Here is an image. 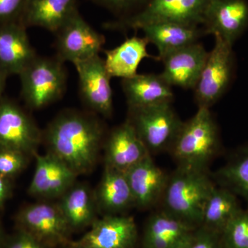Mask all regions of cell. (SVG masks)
Returning a JSON list of instances; mask_svg holds the SVG:
<instances>
[{
    "label": "cell",
    "instance_id": "cell-1",
    "mask_svg": "<svg viewBox=\"0 0 248 248\" xmlns=\"http://www.w3.org/2000/svg\"><path fill=\"white\" fill-rule=\"evenodd\" d=\"M103 138L104 128L99 120L76 111L58 115L45 133L49 153L62 160L77 175L93 169Z\"/></svg>",
    "mask_w": 248,
    "mask_h": 248
},
{
    "label": "cell",
    "instance_id": "cell-2",
    "mask_svg": "<svg viewBox=\"0 0 248 248\" xmlns=\"http://www.w3.org/2000/svg\"><path fill=\"white\" fill-rule=\"evenodd\" d=\"M215 187L207 170L179 166L169 177L161 197L164 210L192 226H200Z\"/></svg>",
    "mask_w": 248,
    "mask_h": 248
},
{
    "label": "cell",
    "instance_id": "cell-3",
    "mask_svg": "<svg viewBox=\"0 0 248 248\" xmlns=\"http://www.w3.org/2000/svg\"><path fill=\"white\" fill-rule=\"evenodd\" d=\"M219 145L218 128L210 108H199L193 117L184 122L170 151L179 166L207 170Z\"/></svg>",
    "mask_w": 248,
    "mask_h": 248
},
{
    "label": "cell",
    "instance_id": "cell-4",
    "mask_svg": "<svg viewBox=\"0 0 248 248\" xmlns=\"http://www.w3.org/2000/svg\"><path fill=\"white\" fill-rule=\"evenodd\" d=\"M128 121L151 155L170 151L184 124L173 109L172 102L129 108Z\"/></svg>",
    "mask_w": 248,
    "mask_h": 248
},
{
    "label": "cell",
    "instance_id": "cell-5",
    "mask_svg": "<svg viewBox=\"0 0 248 248\" xmlns=\"http://www.w3.org/2000/svg\"><path fill=\"white\" fill-rule=\"evenodd\" d=\"M24 100L31 108L40 109L58 100L66 90V75L58 58L37 56L19 75Z\"/></svg>",
    "mask_w": 248,
    "mask_h": 248
},
{
    "label": "cell",
    "instance_id": "cell-6",
    "mask_svg": "<svg viewBox=\"0 0 248 248\" xmlns=\"http://www.w3.org/2000/svg\"><path fill=\"white\" fill-rule=\"evenodd\" d=\"M213 50L200 77L195 91L196 102L199 108H210L219 100L231 84L234 69L232 45L215 36Z\"/></svg>",
    "mask_w": 248,
    "mask_h": 248
},
{
    "label": "cell",
    "instance_id": "cell-7",
    "mask_svg": "<svg viewBox=\"0 0 248 248\" xmlns=\"http://www.w3.org/2000/svg\"><path fill=\"white\" fill-rule=\"evenodd\" d=\"M208 0H148L138 13L112 25L120 29H141L148 24L175 22L187 25L203 24Z\"/></svg>",
    "mask_w": 248,
    "mask_h": 248
},
{
    "label": "cell",
    "instance_id": "cell-8",
    "mask_svg": "<svg viewBox=\"0 0 248 248\" xmlns=\"http://www.w3.org/2000/svg\"><path fill=\"white\" fill-rule=\"evenodd\" d=\"M18 229L27 232L54 248L68 246L71 228L58 204L37 203L22 208L16 216Z\"/></svg>",
    "mask_w": 248,
    "mask_h": 248
},
{
    "label": "cell",
    "instance_id": "cell-9",
    "mask_svg": "<svg viewBox=\"0 0 248 248\" xmlns=\"http://www.w3.org/2000/svg\"><path fill=\"white\" fill-rule=\"evenodd\" d=\"M57 58L73 63L99 55L105 37L89 25L77 11L56 32Z\"/></svg>",
    "mask_w": 248,
    "mask_h": 248
},
{
    "label": "cell",
    "instance_id": "cell-10",
    "mask_svg": "<svg viewBox=\"0 0 248 248\" xmlns=\"http://www.w3.org/2000/svg\"><path fill=\"white\" fill-rule=\"evenodd\" d=\"M42 138L38 127L17 104L0 101V150L35 155Z\"/></svg>",
    "mask_w": 248,
    "mask_h": 248
},
{
    "label": "cell",
    "instance_id": "cell-11",
    "mask_svg": "<svg viewBox=\"0 0 248 248\" xmlns=\"http://www.w3.org/2000/svg\"><path fill=\"white\" fill-rule=\"evenodd\" d=\"M138 228L133 217L105 215L96 220L89 231L68 246L73 248H135Z\"/></svg>",
    "mask_w": 248,
    "mask_h": 248
},
{
    "label": "cell",
    "instance_id": "cell-12",
    "mask_svg": "<svg viewBox=\"0 0 248 248\" xmlns=\"http://www.w3.org/2000/svg\"><path fill=\"white\" fill-rule=\"evenodd\" d=\"M85 104L95 113L110 117L113 111L110 77L99 55L75 63Z\"/></svg>",
    "mask_w": 248,
    "mask_h": 248
},
{
    "label": "cell",
    "instance_id": "cell-13",
    "mask_svg": "<svg viewBox=\"0 0 248 248\" xmlns=\"http://www.w3.org/2000/svg\"><path fill=\"white\" fill-rule=\"evenodd\" d=\"M205 32L233 45L248 26L246 0H208L204 13Z\"/></svg>",
    "mask_w": 248,
    "mask_h": 248
},
{
    "label": "cell",
    "instance_id": "cell-14",
    "mask_svg": "<svg viewBox=\"0 0 248 248\" xmlns=\"http://www.w3.org/2000/svg\"><path fill=\"white\" fill-rule=\"evenodd\" d=\"M35 172L29 187L31 195L41 198L61 197L74 185L77 174L55 155L35 154Z\"/></svg>",
    "mask_w": 248,
    "mask_h": 248
},
{
    "label": "cell",
    "instance_id": "cell-15",
    "mask_svg": "<svg viewBox=\"0 0 248 248\" xmlns=\"http://www.w3.org/2000/svg\"><path fill=\"white\" fill-rule=\"evenodd\" d=\"M208 53L199 42L175 50L165 56L161 76L171 86L195 89L208 58Z\"/></svg>",
    "mask_w": 248,
    "mask_h": 248
},
{
    "label": "cell",
    "instance_id": "cell-16",
    "mask_svg": "<svg viewBox=\"0 0 248 248\" xmlns=\"http://www.w3.org/2000/svg\"><path fill=\"white\" fill-rule=\"evenodd\" d=\"M196 228L162 210L150 217L143 236V248H188Z\"/></svg>",
    "mask_w": 248,
    "mask_h": 248
},
{
    "label": "cell",
    "instance_id": "cell-17",
    "mask_svg": "<svg viewBox=\"0 0 248 248\" xmlns=\"http://www.w3.org/2000/svg\"><path fill=\"white\" fill-rule=\"evenodd\" d=\"M150 154L133 125L127 120L109 135L105 146V166L126 172Z\"/></svg>",
    "mask_w": 248,
    "mask_h": 248
},
{
    "label": "cell",
    "instance_id": "cell-18",
    "mask_svg": "<svg viewBox=\"0 0 248 248\" xmlns=\"http://www.w3.org/2000/svg\"><path fill=\"white\" fill-rule=\"evenodd\" d=\"M37 57L22 23L1 24L0 68L4 73L19 75Z\"/></svg>",
    "mask_w": 248,
    "mask_h": 248
},
{
    "label": "cell",
    "instance_id": "cell-19",
    "mask_svg": "<svg viewBox=\"0 0 248 248\" xmlns=\"http://www.w3.org/2000/svg\"><path fill=\"white\" fill-rule=\"evenodd\" d=\"M125 173L138 208H150L161 199L169 176L156 166L151 155Z\"/></svg>",
    "mask_w": 248,
    "mask_h": 248
},
{
    "label": "cell",
    "instance_id": "cell-20",
    "mask_svg": "<svg viewBox=\"0 0 248 248\" xmlns=\"http://www.w3.org/2000/svg\"><path fill=\"white\" fill-rule=\"evenodd\" d=\"M122 84L129 108L172 102L174 98L172 86L161 74H137L122 79Z\"/></svg>",
    "mask_w": 248,
    "mask_h": 248
},
{
    "label": "cell",
    "instance_id": "cell-21",
    "mask_svg": "<svg viewBox=\"0 0 248 248\" xmlns=\"http://www.w3.org/2000/svg\"><path fill=\"white\" fill-rule=\"evenodd\" d=\"M77 11V0H27L19 22L56 33Z\"/></svg>",
    "mask_w": 248,
    "mask_h": 248
},
{
    "label": "cell",
    "instance_id": "cell-22",
    "mask_svg": "<svg viewBox=\"0 0 248 248\" xmlns=\"http://www.w3.org/2000/svg\"><path fill=\"white\" fill-rule=\"evenodd\" d=\"M144 37L149 43L156 46L158 60L161 61L169 54L197 42L203 34L198 26L175 22H160L141 28Z\"/></svg>",
    "mask_w": 248,
    "mask_h": 248
},
{
    "label": "cell",
    "instance_id": "cell-23",
    "mask_svg": "<svg viewBox=\"0 0 248 248\" xmlns=\"http://www.w3.org/2000/svg\"><path fill=\"white\" fill-rule=\"evenodd\" d=\"M94 197L98 210L106 215H119L135 205L125 173L107 166Z\"/></svg>",
    "mask_w": 248,
    "mask_h": 248
},
{
    "label": "cell",
    "instance_id": "cell-24",
    "mask_svg": "<svg viewBox=\"0 0 248 248\" xmlns=\"http://www.w3.org/2000/svg\"><path fill=\"white\" fill-rule=\"evenodd\" d=\"M148 44L149 42L145 37L134 36L116 48L105 50L104 64L109 76L128 79L138 74L139 66L143 59L158 60L147 52Z\"/></svg>",
    "mask_w": 248,
    "mask_h": 248
},
{
    "label": "cell",
    "instance_id": "cell-25",
    "mask_svg": "<svg viewBox=\"0 0 248 248\" xmlns=\"http://www.w3.org/2000/svg\"><path fill=\"white\" fill-rule=\"evenodd\" d=\"M72 231L91 227L98 208L94 194L84 184H76L61 197L58 203Z\"/></svg>",
    "mask_w": 248,
    "mask_h": 248
},
{
    "label": "cell",
    "instance_id": "cell-26",
    "mask_svg": "<svg viewBox=\"0 0 248 248\" xmlns=\"http://www.w3.org/2000/svg\"><path fill=\"white\" fill-rule=\"evenodd\" d=\"M241 210L235 194L226 187L215 186L205 204L201 226L221 234Z\"/></svg>",
    "mask_w": 248,
    "mask_h": 248
},
{
    "label": "cell",
    "instance_id": "cell-27",
    "mask_svg": "<svg viewBox=\"0 0 248 248\" xmlns=\"http://www.w3.org/2000/svg\"><path fill=\"white\" fill-rule=\"evenodd\" d=\"M215 177L222 187L244 197L248 202V147L238 152L217 171Z\"/></svg>",
    "mask_w": 248,
    "mask_h": 248
},
{
    "label": "cell",
    "instance_id": "cell-28",
    "mask_svg": "<svg viewBox=\"0 0 248 248\" xmlns=\"http://www.w3.org/2000/svg\"><path fill=\"white\" fill-rule=\"evenodd\" d=\"M226 248H248V211L239 212L221 232Z\"/></svg>",
    "mask_w": 248,
    "mask_h": 248
},
{
    "label": "cell",
    "instance_id": "cell-29",
    "mask_svg": "<svg viewBox=\"0 0 248 248\" xmlns=\"http://www.w3.org/2000/svg\"><path fill=\"white\" fill-rule=\"evenodd\" d=\"M28 155L11 150H0V174L10 178L19 174L27 166Z\"/></svg>",
    "mask_w": 248,
    "mask_h": 248
},
{
    "label": "cell",
    "instance_id": "cell-30",
    "mask_svg": "<svg viewBox=\"0 0 248 248\" xmlns=\"http://www.w3.org/2000/svg\"><path fill=\"white\" fill-rule=\"evenodd\" d=\"M221 233L200 226L188 248H222Z\"/></svg>",
    "mask_w": 248,
    "mask_h": 248
},
{
    "label": "cell",
    "instance_id": "cell-31",
    "mask_svg": "<svg viewBox=\"0 0 248 248\" xmlns=\"http://www.w3.org/2000/svg\"><path fill=\"white\" fill-rule=\"evenodd\" d=\"M2 248H54L37 239L27 232L18 229L16 234L6 239Z\"/></svg>",
    "mask_w": 248,
    "mask_h": 248
},
{
    "label": "cell",
    "instance_id": "cell-32",
    "mask_svg": "<svg viewBox=\"0 0 248 248\" xmlns=\"http://www.w3.org/2000/svg\"><path fill=\"white\" fill-rule=\"evenodd\" d=\"M27 0H0V24L19 19Z\"/></svg>",
    "mask_w": 248,
    "mask_h": 248
},
{
    "label": "cell",
    "instance_id": "cell-33",
    "mask_svg": "<svg viewBox=\"0 0 248 248\" xmlns=\"http://www.w3.org/2000/svg\"><path fill=\"white\" fill-rule=\"evenodd\" d=\"M99 4L115 13L126 12L146 0H96Z\"/></svg>",
    "mask_w": 248,
    "mask_h": 248
},
{
    "label": "cell",
    "instance_id": "cell-34",
    "mask_svg": "<svg viewBox=\"0 0 248 248\" xmlns=\"http://www.w3.org/2000/svg\"><path fill=\"white\" fill-rule=\"evenodd\" d=\"M11 192L9 178L5 177L0 174V207L4 203Z\"/></svg>",
    "mask_w": 248,
    "mask_h": 248
},
{
    "label": "cell",
    "instance_id": "cell-35",
    "mask_svg": "<svg viewBox=\"0 0 248 248\" xmlns=\"http://www.w3.org/2000/svg\"><path fill=\"white\" fill-rule=\"evenodd\" d=\"M8 75L0 68V101L2 99H1V95H2L3 91H4L5 82H6V77Z\"/></svg>",
    "mask_w": 248,
    "mask_h": 248
},
{
    "label": "cell",
    "instance_id": "cell-36",
    "mask_svg": "<svg viewBox=\"0 0 248 248\" xmlns=\"http://www.w3.org/2000/svg\"><path fill=\"white\" fill-rule=\"evenodd\" d=\"M6 241V239L4 238V233H3L2 228H1V225H0V248H2L4 246V244Z\"/></svg>",
    "mask_w": 248,
    "mask_h": 248
},
{
    "label": "cell",
    "instance_id": "cell-37",
    "mask_svg": "<svg viewBox=\"0 0 248 248\" xmlns=\"http://www.w3.org/2000/svg\"><path fill=\"white\" fill-rule=\"evenodd\" d=\"M64 248H73L71 247V246H65Z\"/></svg>",
    "mask_w": 248,
    "mask_h": 248
}]
</instances>
